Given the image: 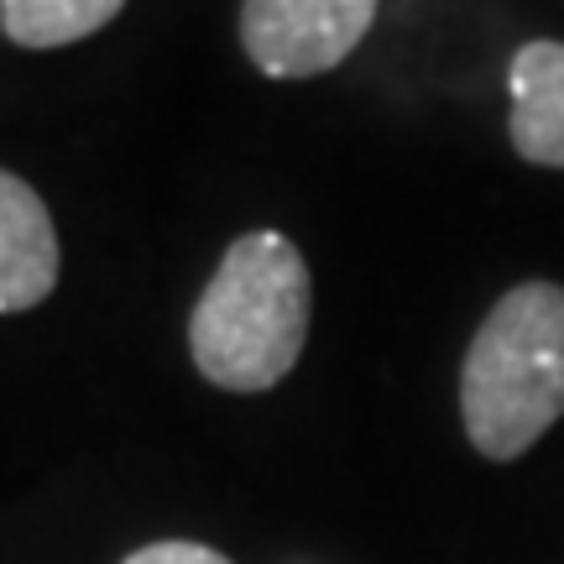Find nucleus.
Returning <instances> with one entry per match:
<instances>
[{
	"instance_id": "1",
	"label": "nucleus",
	"mask_w": 564,
	"mask_h": 564,
	"mask_svg": "<svg viewBox=\"0 0 564 564\" xmlns=\"http://www.w3.org/2000/svg\"><path fill=\"white\" fill-rule=\"evenodd\" d=\"M314 319V278L278 230H246L225 246L188 314V356L220 392H272L299 366Z\"/></svg>"
},
{
	"instance_id": "4",
	"label": "nucleus",
	"mask_w": 564,
	"mask_h": 564,
	"mask_svg": "<svg viewBox=\"0 0 564 564\" xmlns=\"http://www.w3.org/2000/svg\"><path fill=\"white\" fill-rule=\"evenodd\" d=\"M58 230L42 194L0 167V314H26L58 288Z\"/></svg>"
},
{
	"instance_id": "6",
	"label": "nucleus",
	"mask_w": 564,
	"mask_h": 564,
	"mask_svg": "<svg viewBox=\"0 0 564 564\" xmlns=\"http://www.w3.org/2000/svg\"><path fill=\"white\" fill-rule=\"evenodd\" d=\"M126 0H0V26L17 47H68L121 17Z\"/></svg>"
},
{
	"instance_id": "2",
	"label": "nucleus",
	"mask_w": 564,
	"mask_h": 564,
	"mask_svg": "<svg viewBox=\"0 0 564 564\" xmlns=\"http://www.w3.org/2000/svg\"><path fill=\"white\" fill-rule=\"evenodd\" d=\"M465 440L486 460H518L564 419V288L518 282L481 319L460 366Z\"/></svg>"
},
{
	"instance_id": "7",
	"label": "nucleus",
	"mask_w": 564,
	"mask_h": 564,
	"mask_svg": "<svg viewBox=\"0 0 564 564\" xmlns=\"http://www.w3.org/2000/svg\"><path fill=\"white\" fill-rule=\"evenodd\" d=\"M121 564H230L220 549L194 544V539H158V544L131 549Z\"/></svg>"
},
{
	"instance_id": "3",
	"label": "nucleus",
	"mask_w": 564,
	"mask_h": 564,
	"mask_svg": "<svg viewBox=\"0 0 564 564\" xmlns=\"http://www.w3.org/2000/svg\"><path fill=\"white\" fill-rule=\"evenodd\" d=\"M377 21V0H241V47L267 79L340 68Z\"/></svg>"
},
{
	"instance_id": "5",
	"label": "nucleus",
	"mask_w": 564,
	"mask_h": 564,
	"mask_svg": "<svg viewBox=\"0 0 564 564\" xmlns=\"http://www.w3.org/2000/svg\"><path fill=\"white\" fill-rule=\"evenodd\" d=\"M512 152L533 167H564V42L533 37L512 53Z\"/></svg>"
}]
</instances>
